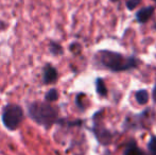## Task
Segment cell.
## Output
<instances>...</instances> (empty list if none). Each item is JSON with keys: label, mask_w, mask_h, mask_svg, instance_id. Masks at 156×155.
Listing matches in <instances>:
<instances>
[{"label": "cell", "mask_w": 156, "mask_h": 155, "mask_svg": "<svg viewBox=\"0 0 156 155\" xmlns=\"http://www.w3.org/2000/svg\"><path fill=\"white\" fill-rule=\"evenodd\" d=\"M30 117L41 125L50 128L58 120V112L52 105L44 102H33L28 106Z\"/></svg>", "instance_id": "6da1fadb"}, {"label": "cell", "mask_w": 156, "mask_h": 155, "mask_svg": "<svg viewBox=\"0 0 156 155\" xmlns=\"http://www.w3.org/2000/svg\"><path fill=\"white\" fill-rule=\"evenodd\" d=\"M101 63L113 71H123L127 69L135 68L138 66V60L136 58H129L124 60V58L120 53L112 51L101 52Z\"/></svg>", "instance_id": "7a4b0ae2"}, {"label": "cell", "mask_w": 156, "mask_h": 155, "mask_svg": "<svg viewBox=\"0 0 156 155\" xmlns=\"http://www.w3.org/2000/svg\"><path fill=\"white\" fill-rule=\"evenodd\" d=\"M23 119V111L19 105L9 104L2 113V122L6 129L11 131L16 130Z\"/></svg>", "instance_id": "3957f363"}, {"label": "cell", "mask_w": 156, "mask_h": 155, "mask_svg": "<svg viewBox=\"0 0 156 155\" xmlns=\"http://www.w3.org/2000/svg\"><path fill=\"white\" fill-rule=\"evenodd\" d=\"M58 73L56 69L51 65H47L44 68V83L45 84H52L58 80Z\"/></svg>", "instance_id": "277c9868"}, {"label": "cell", "mask_w": 156, "mask_h": 155, "mask_svg": "<svg viewBox=\"0 0 156 155\" xmlns=\"http://www.w3.org/2000/svg\"><path fill=\"white\" fill-rule=\"evenodd\" d=\"M154 13V8L153 6H146V8H142L141 10H139L136 14V18L137 21L140 23H144L149 20L151 16Z\"/></svg>", "instance_id": "5b68a950"}, {"label": "cell", "mask_w": 156, "mask_h": 155, "mask_svg": "<svg viewBox=\"0 0 156 155\" xmlns=\"http://www.w3.org/2000/svg\"><path fill=\"white\" fill-rule=\"evenodd\" d=\"M94 134H96L98 140L100 141L101 143H103V145H107V143H111L112 135H111V133H109L107 130H105V129H98V128H96L94 130Z\"/></svg>", "instance_id": "8992f818"}, {"label": "cell", "mask_w": 156, "mask_h": 155, "mask_svg": "<svg viewBox=\"0 0 156 155\" xmlns=\"http://www.w3.org/2000/svg\"><path fill=\"white\" fill-rule=\"evenodd\" d=\"M141 154L142 151L136 146L135 141H131V143L126 146V148H125L123 152V155H141Z\"/></svg>", "instance_id": "52a82bcc"}, {"label": "cell", "mask_w": 156, "mask_h": 155, "mask_svg": "<svg viewBox=\"0 0 156 155\" xmlns=\"http://www.w3.org/2000/svg\"><path fill=\"white\" fill-rule=\"evenodd\" d=\"M135 98L139 104H146L149 100V93L146 89H141V90H138L136 93Z\"/></svg>", "instance_id": "ba28073f"}, {"label": "cell", "mask_w": 156, "mask_h": 155, "mask_svg": "<svg viewBox=\"0 0 156 155\" xmlns=\"http://www.w3.org/2000/svg\"><path fill=\"white\" fill-rule=\"evenodd\" d=\"M96 86H97V93L101 96H105L107 93V89H106V86L104 84V81L102 79H97L96 81Z\"/></svg>", "instance_id": "9c48e42d"}, {"label": "cell", "mask_w": 156, "mask_h": 155, "mask_svg": "<svg viewBox=\"0 0 156 155\" xmlns=\"http://www.w3.org/2000/svg\"><path fill=\"white\" fill-rule=\"evenodd\" d=\"M45 99H46V101H48V102H54V101H56V100L58 99V91L56 90L55 88H51L47 93V95H46Z\"/></svg>", "instance_id": "30bf717a"}, {"label": "cell", "mask_w": 156, "mask_h": 155, "mask_svg": "<svg viewBox=\"0 0 156 155\" xmlns=\"http://www.w3.org/2000/svg\"><path fill=\"white\" fill-rule=\"evenodd\" d=\"M50 51H51V53L55 54V55L63 53L62 47H61V46L58 45V44H56V43H51V44H50Z\"/></svg>", "instance_id": "8fae6325"}, {"label": "cell", "mask_w": 156, "mask_h": 155, "mask_svg": "<svg viewBox=\"0 0 156 155\" xmlns=\"http://www.w3.org/2000/svg\"><path fill=\"white\" fill-rule=\"evenodd\" d=\"M148 149L152 155H156V136H153L148 143Z\"/></svg>", "instance_id": "7c38bea8"}, {"label": "cell", "mask_w": 156, "mask_h": 155, "mask_svg": "<svg viewBox=\"0 0 156 155\" xmlns=\"http://www.w3.org/2000/svg\"><path fill=\"white\" fill-rule=\"evenodd\" d=\"M140 2H141V0H127L126 8L129 9V10H134V9H136L139 5Z\"/></svg>", "instance_id": "4fadbf2b"}, {"label": "cell", "mask_w": 156, "mask_h": 155, "mask_svg": "<svg viewBox=\"0 0 156 155\" xmlns=\"http://www.w3.org/2000/svg\"><path fill=\"white\" fill-rule=\"evenodd\" d=\"M153 99L156 102V85L154 86V89H153Z\"/></svg>", "instance_id": "5bb4252c"}, {"label": "cell", "mask_w": 156, "mask_h": 155, "mask_svg": "<svg viewBox=\"0 0 156 155\" xmlns=\"http://www.w3.org/2000/svg\"><path fill=\"white\" fill-rule=\"evenodd\" d=\"M141 155H148V154H146V153H144V152H142V154Z\"/></svg>", "instance_id": "9a60e30c"}, {"label": "cell", "mask_w": 156, "mask_h": 155, "mask_svg": "<svg viewBox=\"0 0 156 155\" xmlns=\"http://www.w3.org/2000/svg\"><path fill=\"white\" fill-rule=\"evenodd\" d=\"M153 1H155V2H156V0H153Z\"/></svg>", "instance_id": "2e32d148"}, {"label": "cell", "mask_w": 156, "mask_h": 155, "mask_svg": "<svg viewBox=\"0 0 156 155\" xmlns=\"http://www.w3.org/2000/svg\"><path fill=\"white\" fill-rule=\"evenodd\" d=\"M155 28H156V25H155Z\"/></svg>", "instance_id": "e0dca14e"}]
</instances>
